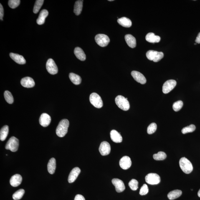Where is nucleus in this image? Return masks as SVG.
Here are the masks:
<instances>
[{"label":"nucleus","instance_id":"45","mask_svg":"<svg viewBox=\"0 0 200 200\" xmlns=\"http://www.w3.org/2000/svg\"><path fill=\"white\" fill-rule=\"evenodd\" d=\"M109 1H113V0H109Z\"/></svg>","mask_w":200,"mask_h":200},{"label":"nucleus","instance_id":"16","mask_svg":"<svg viewBox=\"0 0 200 200\" xmlns=\"http://www.w3.org/2000/svg\"><path fill=\"white\" fill-rule=\"evenodd\" d=\"M80 169L78 167H76L73 169L70 172L68 178V181L69 183L74 182L77 179V177L80 173Z\"/></svg>","mask_w":200,"mask_h":200},{"label":"nucleus","instance_id":"34","mask_svg":"<svg viewBox=\"0 0 200 200\" xmlns=\"http://www.w3.org/2000/svg\"><path fill=\"white\" fill-rule=\"evenodd\" d=\"M4 97L6 101L9 104H12L14 102V98L10 92L8 90H6L4 92Z\"/></svg>","mask_w":200,"mask_h":200},{"label":"nucleus","instance_id":"3","mask_svg":"<svg viewBox=\"0 0 200 200\" xmlns=\"http://www.w3.org/2000/svg\"><path fill=\"white\" fill-rule=\"evenodd\" d=\"M115 101L119 108L122 110L127 111L130 108V104L128 98H125L122 96H118L116 97Z\"/></svg>","mask_w":200,"mask_h":200},{"label":"nucleus","instance_id":"4","mask_svg":"<svg viewBox=\"0 0 200 200\" xmlns=\"http://www.w3.org/2000/svg\"><path fill=\"white\" fill-rule=\"evenodd\" d=\"M146 56L149 60L152 61L154 62H159L164 57V54L162 52L150 50L148 51L146 54Z\"/></svg>","mask_w":200,"mask_h":200},{"label":"nucleus","instance_id":"15","mask_svg":"<svg viewBox=\"0 0 200 200\" xmlns=\"http://www.w3.org/2000/svg\"><path fill=\"white\" fill-rule=\"evenodd\" d=\"M51 117L46 113H42L39 118V123L42 126L46 127L48 126L51 122Z\"/></svg>","mask_w":200,"mask_h":200},{"label":"nucleus","instance_id":"5","mask_svg":"<svg viewBox=\"0 0 200 200\" xmlns=\"http://www.w3.org/2000/svg\"><path fill=\"white\" fill-rule=\"evenodd\" d=\"M19 146V140L15 137L12 136L9 139L6 143L5 149L10 150L11 152H15L17 151Z\"/></svg>","mask_w":200,"mask_h":200},{"label":"nucleus","instance_id":"35","mask_svg":"<svg viewBox=\"0 0 200 200\" xmlns=\"http://www.w3.org/2000/svg\"><path fill=\"white\" fill-rule=\"evenodd\" d=\"M196 129V126L192 124L189 126L185 127L182 130V132L183 134H186L188 133H191L194 131Z\"/></svg>","mask_w":200,"mask_h":200},{"label":"nucleus","instance_id":"1","mask_svg":"<svg viewBox=\"0 0 200 200\" xmlns=\"http://www.w3.org/2000/svg\"><path fill=\"white\" fill-rule=\"evenodd\" d=\"M69 125V121L67 119L61 120L56 129L57 136L61 138L65 136L67 133Z\"/></svg>","mask_w":200,"mask_h":200},{"label":"nucleus","instance_id":"20","mask_svg":"<svg viewBox=\"0 0 200 200\" xmlns=\"http://www.w3.org/2000/svg\"><path fill=\"white\" fill-rule=\"evenodd\" d=\"M126 42L130 48H134L136 45V40L135 38L130 34L126 35L125 37Z\"/></svg>","mask_w":200,"mask_h":200},{"label":"nucleus","instance_id":"17","mask_svg":"<svg viewBox=\"0 0 200 200\" xmlns=\"http://www.w3.org/2000/svg\"><path fill=\"white\" fill-rule=\"evenodd\" d=\"M21 84L23 87L26 88H31L35 85L34 79L29 77H26L21 79Z\"/></svg>","mask_w":200,"mask_h":200},{"label":"nucleus","instance_id":"39","mask_svg":"<svg viewBox=\"0 0 200 200\" xmlns=\"http://www.w3.org/2000/svg\"><path fill=\"white\" fill-rule=\"evenodd\" d=\"M20 2V0H9L8 1V5L12 9H15L19 6Z\"/></svg>","mask_w":200,"mask_h":200},{"label":"nucleus","instance_id":"24","mask_svg":"<svg viewBox=\"0 0 200 200\" xmlns=\"http://www.w3.org/2000/svg\"><path fill=\"white\" fill-rule=\"evenodd\" d=\"M74 54L77 59L81 61H84L86 60V56L85 53L81 48L79 47L76 48L74 50Z\"/></svg>","mask_w":200,"mask_h":200},{"label":"nucleus","instance_id":"36","mask_svg":"<svg viewBox=\"0 0 200 200\" xmlns=\"http://www.w3.org/2000/svg\"><path fill=\"white\" fill-rule=\"evenodd\" d=\"M138 182L135 179H132L129 183V186L133 191H136L138 188Z\"/></svg>","mask_w":200,"mask_h":200},{"label":"nucleus","instance_id":"30","mask_svg":"<svg viewBox=\"0 0 200 200\" xmlns=\"http://www.w3.org/2000/svg\"><path fill=\"white\" fill-rule=\"evenodd\" d=\"M9 133V127L7 125H5L1 129L0 131V139L4 141L6 139Z\"/></svg>","mask_w":200,"mask_h":200},{"label":"nucleus","instance_id":"21","mask_svg":"<svg viewBox=\"0 0 200 200\" xmlns=\"http://www.w3.org/2000/svg\"><path fill=\"white\" fill-rule=\"evenodd\" d=\"M110 136L111 140L115 143H121L122 141L121 135L116 130H112L110 132Z\"/></svg>","mask_w":200,"mask_h":200},{"label":"nucleus","instance_id":"27","mask_svg":"<svg viewBox=\"0 0 200 200\" xmlns=\"http://www.w3.org/2000/svg\"><path fill=\"white\" fill-rule=\"evenodd\" d=\"M182 194V191L180 190H175L170 192L168 195V197L170 200H173L181 196Z\"/></svg>","mask_w":200,"mask_h":200},{"label":"nucleus","instance_id":"7","mask_svg":"<svg viewBox=\"0 0 200 200\" xmlns=\"http://www.w3.org/2000/svg\"><path fill=\"white\" fill-rule=\"evenodd\" d=\"M95 40L97 44L101 47H107L110 42L108 36L105 34H99L95 36Z\"/></svg>","mask_w":200,"mask_h":200},{"label":"nucleus","instance_id":"41","mask_svg":"<svg viewBox=\"0 0 200 200\" xmlns=\"http://www.w3.org/2000/svg\"><path fill=\"white\" fill-rule=\"evenodd\" d=\"M4 15V9L2 5L0 4V19L3 20V18Z\"/></svg>","mask_w":200,"mask_h":200},{"label":"nucleus","instance_id":"44","mask_svg":"<svg viewBox=\"0 0 200 200\" xmlns=\"http://www.w3.org/2000/svg\"><path fill=\"white\" fill-rule=\"evenodd\" d=\"M198 196L200 198V189H199V191H198Z\"/></svg>","mask_w":200,"mask_h":200},{"label":"nucleus","instance_id":"31","mask_svg":"<svg viewBox=\"0 0 200 200\" xmlns=\"http://www.w3.org/2000/svg\"><path fill=\"white\" fill-rule=\"evenodd\" d=\"M167 157L166 154L164 152H159L158 153L155 154L153 155L154 159L156 161H162L166 158Z\"/></svg>","mask_w":200,"mask_h":200},{"label":"nucleus","instance_id":"25","mask_svg":"<svg viewBox=\"0 0 200 200\" xmlns=\"http://www.w3.org/2000/svg\"><path fill=\"white\" fill-rule=\"evenodd\" d=\"M118 22L120 25L125 28H130L132 25V21L129 18L122 17L118 19Z\"/></svg>","mask_w":200,"mask_h":200},{"label":"nucleus","instance_id":"43","mask_svg":"<svg viewBox=\"0 0 200 200\" xmlns=\"http://www.w3.org/2000/svg\"><path fill=\"white\" fill-rule=\"evenodd\" d=\"M195 42L198 44H200V32L198 34L197 37H196Z\"/></svg>","mask_w":200,"mask_h":200},{"label":"nucleus","instance_id":"40","mask_svg":"<svg viewBox=\"0 0 200 200\" xmlns=\"http://www.w3.org/2000/svg\"><path fill=\"white\" fill-rule=\"evenodd\" d=\"M149 189L148 186L146 184H144L140 188L139 194L141 195H145L148 193Z\"/></svg>","mask_w":200,"mask_h":200},{"label":"nucleus","instance_id":"10","mask_svg":"<svg viewBox=\"0 0 200 200\" xmlns=\"http://www.w3.org/2000/svg\"><path fill=\"white\" fill-rule=\"evenodd\" d=\"M176 85V82L174 80H168L165 82L162 87V91L165 94H167L175 88Z\"/></svg>","mask_w":200,"mask_h":200},{"label":"nucleus","instance_id":"28","mask_svg":"<svg viewBox=\"0 0 200 200\" xmlns=\"http://www.w3.org/2000/svg\"><path fill=\"white\" fill-rule=\"evenodd\" d=\"M69 77L71 82L75 85H79L82 81V79L78 75L71 73L69 75Z\"/></svg>","mask_w":200,"mask_h":200},{"label":"nucleus","instance_id":"23","mask_svg":"<svg viewBox=\"0 0 200 200\" xmlns=\"http://www.w3.org/2000/svg\"><path fill=\"white\" fill-rule=\"evenodd\" d=\"M145 39L148 42L151 43H158L161 40L160 36L155 35L153 33H149L147 34Z\"/></svg>","mask_w":200,"mask_h":200},{"label":"nucleus","instance_id":"14","mask_svg":"<svg viewBox=\"0 0 200 200\" xmlns=\"http://www.w3.org/2000/svg\"><path fill=\"white\" fill-rule=\"evenodd\" d=\"M131 75L134 79L136 82L139 83L141 84H146V80L144 76L140 72L136 71H133L131 72Z\"/></svg>","mask_w":200,"mask_h":200},{"label":"nucleus","instance_id":"42","mask_svg":"<svg viewBox=\"0 0 200 200\" xmlns=\"http://www.w3.org/2000/svg\"><path fill=\"white\" fill-rule=\"evenodd\" d=\"M74 200H85V199L82 195L78 194L75 196Z\"/></svg>","mask_w":200,"mask_h":200},{"label":"nucleus","instance_id":"22","mask_svg":"<svg viewBox=\"0 0 200 200\" xmlns=\"http://www.w3.org/2000/svg\"><path fill=\"white\" fill-rule=\"evenodd\" d=\"M49 14L48 11L47 10H42L40 13L39 17L38 18L36 22L39 25H42L45 22V19Z\"/></svg>","mask_w":200,"mask_h":200},{"label":"nucleus","instance_id":"13","mask_svg":"<svg viewBox=\"0 0 200 200\" xmlns=\"http://www.w3.org/2000/svg\"><path fill=\"white\" fill-rule=\"evenodd\" d=\"M120 165L122 169H128L132 165L131 159L128 156H123L120 160Z\"/></svg>","mask_w":200,"mask_h":200},{"label":"nucleus","instance_id":"8","mask_svg":"<svg viewBox=\"0 0 200 200\" xmlns=\"http://www.w3.org/2000/svg\"><path fill=\"white\" fill-rule=\"evenodd\" d=\"M145 181L149 184L157 185L161 182V178L159 175L156 173H150L145 177Z\"/></svg>","mask_w":200,"mask_h":200},{"label":"nucleus","instance_id":"11","mask_svg":"<svg viewBox=\"0 0 200 200\" xmlns=\"http://www.w3.org/2000/svg\"><path fill=\"white\" fill-rule=\"evenodd\" d=\"M111 147L110 143L108 142L104 141L101 143L99 151L102 156H106L110 153Z\"/></svg>","mask_w":200,"mask_h":200},{"label":"nucleus","instance_id":"12","mask_svg":"<svg viewBox=\"0 0 200 200\" xmlns=\"http://www.w3.org/2000/svg\"><path fill=\"white\" fill-rule=\"evenodd\" d=\"M112 184L115 186L116 191L118 193L123 192L125 189V186L122 180L117 178H114L112 180Z\"/></svg>","mask_w":200,"mask_h":200},{"label":"nucleus","instance_id":"9","mask_svg":"<svg viewBox=\"0 0 200 200\" xmlns=\"http://www.w3.org/2000/svg\"><path fill=\"white\" fill-rule=\"evenodd\" d=\"M46 68L49 74L55 75L58 72V68L53 59H49L48 60L46 64Z\"/></svg>","mask_w":200,"mask_h":200},{"label":"nucleus","instance_id":"46","mask_svg":"<svg viewBox=\"0 0 200 200\" xmlns=\"http://www.w3.org/2000/svg\"><path fill=\"white\" fill-rule=\"evenodd\" d=\"M196 44H194L195 45H196Z\"/></svg>","mask_w":200,"mask_h":200},{"label":"nucleus","instance_id":"32","mask_svg":"<svg viewBox=\"0 0 200 200\" xmlns=\"http://www.w3.org/2000/svg\"><path fill=\"white\" fill-rule=\"evenodd\" d=\"M44 1V0H37L36 1L35 5H34L33 12L34 14H37L42 7Z\"/></svg>","mask_w":200,"mask_h":200},{"label":"nucleus","instance_id":"26","mask_svg":"<svg viewBox=\"0 0 200 200\" xmlns=\"http://www.w3.org/2000/svg\"><path fill=\"white\" fill-rule=\"evenodd\" d=\"M47 167L49 173L51 174H53L55 172L56 168V161L55 159H51L48 163Z\"/></svg>","mask_w":200,"mask_h":200},{"label":"nucleus","instance_id":"19","mask_svg":"<svg viewBox=\"0 0 200 200\" xmlns=\"http://www.w3.org/2000/svg\"><path fill=\"white\" fill-rule=\"evenodd\" d=\"M10 57L16 63L20 64H24L26 63V60L24 57L19 54L11 53Z\"/></svg>","mask_w":200,"mask_h":200},{"label":"nucleus","instance_id":"38","mask_svg":"<svg viewBox=\"0 0 200 200\" xmlns=\"http://www.w3.org/2000/svg\"><path fill=\"white\" fill-rule=\"evenodd\" d=\"M157 125L155 123H152L149 126L148 128H147V132L149 134H152L155 133L157 130Z\"/></svg>","mask_w":200,"mask_h":200},{"label":"nucleus","instance_id":"2","mask_svg":"<svg viewBox=\"0 0 200 200\" xmlns=\"http://www.w3.org/2000/svg\"><path fill=\"white\" fill-rule=\"evenodd\" d=\"M180 168L183 172L186 174H189L193 170L192 164L189 160L185 157H183L179 161Z\"/></svg>","mask_w":200,"mask_h":200},{"label":"nucleus","instance_id":"33","mask_svg":"<svg viewBox=\"0 0 200 200\" xmlns=\"http://www.w3.org/2000/svg\"><path fill=\"white\" fill-rule=\"evenodd\" d=\"M25 191L23 189L18 190L13 195V198L15 200H19L22 198Z\"/></svg>","mask_w":200,"mask_h":200},{"label":"nucleus","instance_id":"18","mask_svg":"<svg viewBox=\"0 0 200 200\" xmlns=\"http://www.w3.org/2000/svg\"><path fill=\"white\" fill-rule=\"evenodd\" d=\"M22 181V177L20 175L16 174L13 175L11 178L10 183L11 186L17 187L21 184Z\"/></svg>","mask_w":200,"mask_h":200},{"label":"nucleus","instance_id":"6","mask_svg":"<svg viewBox=\"0 0 200 200\" xmlns=\"http://www.w3.org/2000/svg\"><path fill=\"white\" fill-rule=\"evenodd\" d=\"M90 103L94 107L97 108H100L103 107V101L100 95L96 93L90 94Z\"/></svg>","mask_w":200,"mask_h":200},{"label":"nucleus","instance_id":"37","mask_svg":"<svg viewBox=\"0 0 200 200\" xmlns=\"http://www.w3.org/2000/svg\"><path fill=\"white\" fill-rule=\"evenodd\" d=\"M183 106V102L182 101L178 100L175 102L173 105V109L175 112H178L181 110Z\"/></svg>","mask_w":200,"mask_h":200},{"label":"nucleus","instance_id":"29","mask_svg":"<svg viewBox=\"0 0 200 200\" xmlns=\"http://www.w3.org/2000/svg\"><path fill=\"white\" fill-rule=\"evenodd\" d=\"M83 1H77L76 2L74 5V12L76 15H79L82 12Z\"/></svg>","mask_w":200,"mask_h":200}]
</instances>
